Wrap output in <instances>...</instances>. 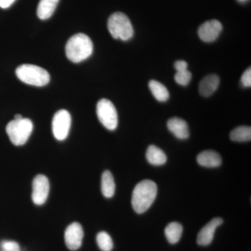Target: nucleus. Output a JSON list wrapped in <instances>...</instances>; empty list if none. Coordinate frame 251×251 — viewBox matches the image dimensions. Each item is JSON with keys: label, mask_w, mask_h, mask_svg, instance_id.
Wrapping results in <instances>:
<instances>
[{"label": "nucleus", "mask_w": 251, "mask_h": 251, "mask_svg": "<svg viewBox=\"0 0 251 251\" xmlns=\"http://www.w3.org/2000/svg\"><path fill=\"white\" fill-rule=\"evenodd\" d=\"M242 83L245 87H250L251 86V69H248L244 73L242 76Z\"/></svg>", "instance_id": "nucleus-24"}, {"label": "nucleus", "mask_w": 251, "mask_h": 251, "mask_svg": "<svg viewBox=\"0 0 251 251\" xmlns=\"http://www.w3.org/2000/svg\"><path fill=\"white\" fill-rule=\"evenodd\" d=\"M156 183L145 179L135 186L132 194L131 204L137 214H143L150 209L156 198Z\"/></svg>", "instance_id": "nucleus-1"}, {"label": "nucleus", "mask_w": 251, "mask_h": 251, "mask_svg": "<svg viewBox=\"0 0 251 251\" xmlns=\"http://www.w3.org/2000/svg\"><path fill=\"white\" fill-rule=\"evenodd\" d=\"M229 137H230L231 140L235 142H239V143L250 141L251 139V127L246 126L237 127L232 130Z\"/></svg>", "instance_id": "nucleus-20"}, {"label": "nucleus", "mask_w": 251, "mask_h": 251, "mask_svg": "<svg viewBox=\"0 0 251 251\" xmlns=\"http://www.w3.org/2000/svg\"><path fill=\"white\" fill-rule=\"evenodd\" d=\"M93 52V43L88 36L82 33L75 34L68 41L66 54L69 60L79 63L85 60Z\"/></svg>", "instance_id": "nucleus-2"}, {"label": "nucleus", "mask_w": 251, "mask_h": 251, "mask_svg": "<svg viewBox=\"0 0 251 251\" xmlns=\"http://www.w3.org/2000/svg\"><path fill=\"white\" fill-rule=\"evenodd\" d=\"M0 251H21V249L17 242L5 240L0 243Z\"/></svg>", "instance_id": "nucleus-23"}, {"label": "nucleus", "mask_w": 251, "mask_h": 251, "mask_svg": "<svg viewBox=\"0 0 251 251\" xmlns=\"http://www.w3.org/2000/svg\"><path fill=\"white\" fill-rule=\"evenodd\" d=\"M167 126L176 138L180 140L187 139L189 137V130L187 123L179 117L170 119L167 123Z\"/></svg>", "instance_id": "nucleus-12"}, {"label": "nucleus", "mask_w": 251, "mask_h": 251, "mask_svg": "<svg viewBox=\"0 0 251 251\" xmlns=\"http://www.w3.org/2000/svg\"><path fill=\"white\" fill-rule=\"evenodd\" d=\"M16 75L24 83L36 87H43L47 85L50 76L47 71L33 64H23L16 71Z\"/></svg>", "instance_id": "nucleus-3"}, {"label": "nucleus", "mask_w": 251, "mask_h": 251, "mask_svg": "<svg viewBox=\"0 0 251 251\" xmlns=\"http://www.w3.org/2000/svg\"><path fill=\"white\" fill-rule=\"evenodd\" d=\"M175 68L176 72H181V71L187 70V62L184 60H178L175 62Z\"/></svg>", "instance_id": "nucleus-25"}, {"label": "nucleus", "mask_w": 251, "mask_h": 251, "mask_svg": "<svg viewBox=\"0 0 251 251\" xmlns=\"http://www.w3.org/2000/svg\"><path fill=\"white\" fill-rule=\"evenodd\" d=\"M108 30L115 39L128 41L133 36V25L126 15L121 12L115 13L109 18Z\"/></svg>", "instance_id": "nucleus-4"}, {"label": "nucleus", "mask_w": 251, "mask_h": 251, "mask_svg": "<svg viewBox=\"0 0 251 251\" xmlns=\"http://www.w3.org/2000/svg\"><path fill=\"white\" fill-rule=\"evenodd\" d=\"M97 242L102 251H111L113 249L112 238L107 232H99L97 236Z\"/></svg>", "instance_id": "nucleus-21"}, {"label": "nucleus", "mask_w": 251, "mask_h": 251, "mask_svg": "<svg viewBox=\"0 0 251 251\" xmlns=\"http://www.w3.org/2000/svg\"><path fill=\"white\" fill-rule=\"evenodd\" d=\"M101 192L104 197H113L115 192V183L113 176L110 171L104 172L101 177Z\"/></svg>", "instance_id": "nucleus-17"}, {"label": "nucleus", "mask_w": 251, "mask_h": 251, "mask_svg": "<svg viewBox=\"0 0 251 251\" xmlns=\"http://www.w3.org/2000/svg\"><path fill=\"white\" fill-rule=\"evenodd\" d=\"M83 229L78 223H73L66 229L64 233L66 245L71 251H76L82 245Z\"/></svg>", "instance_id": "nucleus-9"}, {"label": "nucleus", "mask_w": 251, "mask_h": 251, "mask_svg": "<svg viewBox=\"0 0 251 251\" xmlns=\"http://www.w3.org/2000/svg\"><path fill=\"white\" fill-rule=\"evenodd\" d=\"M197 161L200 166L206 168H216L221 166L222 158L216 151L206 150L198 155Z\"/></svg>", "instance_id": "nucleus-13"}, {"label": "nucleus", "mask_w": 251, "mask_h": 251, "mask_svg": "<svg viewBox=\"0 0 251 251\" xmlns=\"http://www.w3.org/2000/svg\"><path fill=\"white\" fill-rule=\"evenodd\" d=\"M16 0H0V7L1 9H7L10 7Z\"/></svg>", "instance_id": "nucleus-26"}, {"label": "nucleus", "mask_w": 251, "mask_h": 251, "mask_svg": "<svg viewBox=\"0 0 251 251\" xmlns=\"http://www.w3.org/2000/svg\"><path fill=\"white\" fill-rule=\"evenodd\" d=\"M59 0H40L37 8V16L41 20H47L54 14Z\"/></svg>", "instance_id": "nucleus-15"}, {"label": "nucleus", "mask_w": 251, "mask_h": 251, "mask_svg": "<svg viewBox=\"0 0 251 251\" xmlns=\"http://www.w3.org/2000/svg\"><path fill=\"white\" fill-rule=\"evenodd\" d=\"M192 78V74L189 71L184 70L181 72H176L175 75V80L176 83L180 85L186 86L189 84Z\"/></svg>", "instance_id": "nucleus-22"}, {"label": "nucleus", "mask_w": 251, "mask_h": 251, "mask_svg": "<svg viewBox=\"0 0 251 251\" xmlns=\"http://www.w3.org/2000/svg\"><path fill=\"white\" fill-rule=\"evenodd\" d=\"M147 160L153 166H162L167 161V156L164 151L155 145H150L146 152Z\"/></svg>", "instance_id": "nucleus-16"}, {"label": "nucleus", "mask_w": 251, "mask_h": 251, "mask_svg": "<svg viewBox=\"0 0 251 251\" xmlns=\"http://www.w3.org/2000/svg\"><path fill=\"white\" fill-rule=\"evenodd\" d=\"M149 87L153 97L158 101L165 102L169 99L170 94L168 89L161 82L156 80H151L149 82Z\"/></svg>", "instance_id": "nucleus-18"}, {"label": "nucleus", "mask_w": 251, "mask_h": 251, "mask_svg": "<svg viewBox=\"0 0 251 251\" xmlns=\"http://www.w3.org/2000/svg\"><path fill=\"white\" fill-rule=\"evenodd\" d=\"M183 227L179 223L173 222L167 226L165 229V234L168 242L172 244L179 242L182 234Z\"/></svg>", "instance_id": "nucleus-19"}, {"label": "nucleus", "mask_w": 251, "mask_h": 251, "mask_svg": "<svg viewBox=\"0 0 251 251\" xmlns=\"http://www.w3.org/2000/svg\"><path fill=\"white\" fill-rule=\"evenodd\" d=\"M221 218H214L201 229L198 234L197 243L201 246H208L212 242L216 228L223 224Z\"/></svg>", "instance_id": "nucleus-11"}, {"label": "nucleus", "mask_w": 251, "mask_h": 251, "mask_svg": "<svg viewBox=\"0 0 251 251\" xmlns=\"http://www.w3.org/2000/svg\"><path fill=\"white\" fill-rule=\"evenodd\" d=\"M32 122L27 118L14 120L6 126V130L11 143L16 146L25 145L32 133Z\"/></svg>", "instance_id": "nucleus-5"}, {"label": "nucleus", "mask_w": 251, "mask_h": 251, "mask_svg": "<svg viewBox=\"0 0 251 251\" xmlns=\"http://www.w3.org/2000/svg\"><path fill=\"white\" fill-rule=\"evenodd\" d=\"M72 125V117L66 110H60L54 114L52 122V130L57 140H65L69 135Z\"/></svg>", "instance_id": "nucleus-7"}, {"label": "nucleus", "mask_w": 251, "mask_h": 251, "mask_svg": "<svg viewBox=\"0 0 251 251\" xmlns=\"http://www.w3.org/2000/svg\"><path fill=\"white\" fill-rule=\"evenodd\" d=\"M50 191L49 179L44 175H39L34 178L32 183L33 202L36 205H42L47 201Z\"/></svg>", "instance_id": "nucleus-8"}, {"label": "nucleus", "mask_w": 251, "mask_h": 251, "mask_svg": "<svg viewBox=\"0 0 251 251\" xmlns=\"http://www.w3.org/2000/svg\"><path fill=\"white\" fill-rule=\"evenodd\" d=\"M97 114L99 121L110 130L116 129L118 125V115L116 108L110 100L100 99L97 103Z\"/></svg>", "instance_id": "nucleus-6"}, {"label": "nucleus", "mask_w": 251, "mask_h": 251, "mask_svg": "<svg viewBox=\"0 0 251 251\" xmlns=\"http://www.w3.org/2000/svg\"><path fill=\"white\" fill-rule=\"evenodd\" d=\"M220 83V78L216 74H210L203 77L200 82L199 92L201 95L208 97L212 95L217 90Z\"/></svg>", "instance_id": "nucleus-14"}, {"label": "nucleus", "mask_w": 251, "mask_h": 251, "mask_svg": "<svg viewBox=\"0 0 251 251\" xmlns=\"http://www.w3.org/2000/svg\"><path fill=\"white\" fill-rule=\"evenodd\" d=\"M223 26L217 20H211L203 23L198 29V35L201 40L206 43L213 42L219 37Z\"/></svg>", "instance_id": "nucleus-10"}, {"label": "nucleus", "mask_w": 251, "mask_h": 251, "mask_svg": "<svg viewBox=\"0 0 251 251\" xmlns=\"http://www.w3.org/2000/svg\"><path fill=\"white\" fill-rule=\"evenodd\" d=\"M23 117L22 115H15V119L14 120H21V119H23Z\"/></svg>", "instance_id": "nucleus-27"}]
</instances>
